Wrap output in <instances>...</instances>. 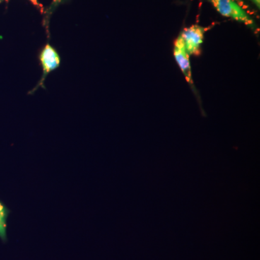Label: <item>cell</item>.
<instances>
[{
	"instance_id": "8",
	"label": "cell",
	"mask_w": 260,
	"mask_h": 260,
	"mask_svg": "<svg viewBox=\"0 0 260 260\" xmlns=\"http://www.w3.org/2000/svg\"><path fill=\"white\" fill-rule=\"evenodd\" d=\"M234 1L237 2L238 4L240 5L241 7H242V8L247 12L246 10L249 9V6H248V5L246 4L244 0H234Z\"/></svg>"
},
{
	"instance_id": "7",
	"label": "cell",
	"mask_w": 260,
	"mask_h": 260,
	"mask_svg": "<svg viewBox=\"0 0 260 260\" xmlns=\"http://www.w3.org/2000/svg\"><path fill=\"white\" fill-rule=\"evenodd\" d=\"M28 1L30 2V3H31L32 5H34L36 8H37L41 13H44V8H43L42 5L40 4L38 0H28Z\"/></svg>"
},
{
	"instance_id": "3",
	"label": "cell",
	"mask_w": 260,
	"mask_h": 260,
	"mask_svg": "<svg viewBox=\"0 0 260 260\" xmlns=\"http://www.w3.org/2000/svg\"><path fill=\"white\" fill-rule=\"evenodd\" d=\"M39 60H40L41 64L42 66L43 75L40 83L38 85V87L36 89L44 85V82L45 81L47 75L51 72L54 71L56 68H59L61 63L60 56L56 49L51 47V44L49 43L46 44L45 47L41 51L40 54H39Z\"/></svg>"
},
{
	"instance_id": "9",
	"label": "cell",
	"mask_w": 260,
	"mask_h": 260,
	"mask_svg": "<svg viewBox=\"0 0 260 260\" xmlns=\"http://www.w3.org/2000/svg\"><path fill=\"white\" fill-rule=\"evenodd\" d=\"M250 1L251 2V3H253V4L255 5V6L256 7V8H258V9L259 10V8H260V0H250Z\"/></svg>"
},
{
	"instance_id": "5",
	"label": "cell",
	"mask_w": 260,
	"mask_h": 260,
	"mask_svg": "<svg viewBox=\"0 0 260 260\" xmlns=\"http://www.w3.org/2000/svg\"><path fill=\"white\" fill-rule=\"evenodd\" d=\"M9 210L1 201H0V239L3 242H7V227H8V218Z\"/></svg>"
},
{
	"instance_id": "1",
	"label": "cell",
	"mask_w": 260,
	"mask_h": 260,
	"mask_svg": "<svg viewBox=\"0 0 260 260\" xmlns=\"http://www.w3.org/2000/svg\"><path fill=\"white\" fill-rule=\"evenodd\" d=\"M208 1L223 16L244 23L252 30L256 29L255 22L250 15L234 0H208Z\"/></svg>"
},
{
	"instance_id": "6",
	"label": "cell",
	"mask_w": 260,
	"mask_h": 260,
	"mask_svg": "<svg viewBox=\"0 0 260 260\" xmlns=\"http://www.w3.org/2000/svg\"><path fill=\"white\" fill-rule=\"evenodd\" d=\"M64 1H65V0H53L52 3H51L50 7H49L47 12V22L48 21V18L50 17L51 13H52L55 10L56 8Z\"/></svg>"
},
{
	"instance_id": "2",
	"label": "cell",
	"mask_w": 260,
	"mask_h": 260,
	"mask_svg": "<svg viewBox=\"0 0 260 260\" xmlns=\"http://www.w3.org/2000/svg\"><path fill=\"white\" fill-rule=\"evenodd\" d=\"M205 31L206 28L204 27L192 25L184 28L179 34L189 56H199L201 54V46Z\"/></svg>"
},
{
	"instance_id": "4",
	"label": "cell",
	"mask_w": 260,
	"mask_h": 260,
	"mask_svg": "<svg viewBox=\"0 0 260 260\" xmlns=\"http://www.w3.org/2000/svg\"><path fill=\"white\" fill-rule=\"evenodd\" d=\"M174 56L184 78H186V82L189 84L191 88L194 90V83H193L192 76H191L189 55L186 50L185 46H184V42H183L180 35H179L174 42Z\"/></svg>"
}]
</instances>
